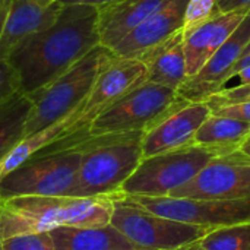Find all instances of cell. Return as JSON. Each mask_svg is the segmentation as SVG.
Listing matches in <instances>:
<instances>
[{"label":"cell","mask_w":250,"mask_h":250,"mask_svg":"<svg viewBox=\"0 0 250 250\" xmlns=\"http://www.w3.org/2000/svg\"><path fill=\"white\" fill-rule=\"evenodd\" d=\"M145 75L146 66L141 60L119 57L113 54L98 73L88 97L75 113L73 123L69 127L66 136L62 141L44 148L41 152L69 146L83 139L92 122L107 108H110L116 101H119L125 94L144 82Z\"/></svg>","instance_id":"ba28073f"},{"label":"cell","mask_w":250,"mask_h":250,"mask_svg":"<svg viewBox=\"0 0 250 250\" xmlns=\"http://www.w3.org/2000/svg\"><path fill=\"white\" fill-rule=\"evenodd\" d=\"M170 196L215 201L250 198V157L242 149L215 157Z\"/></svg>","instance_id":"8fae6325"},{"label":"cell","mask_w":250,"mask_h":250,"mask_svg":"<svg viewBox=\"0 0 250 250\" xmlns=\"http://www.w3.org/2000/svg\"><path fill=\"white\" fill-rule=\"evenodd\" d=\"M63 4H91L95 7H103L107 4H111L119 0H60Z\"/></svg>","instance_id":"83f0119b"},{"label":"cell","mask_w":250,"mask_h":250,"mask_svg":"<svg viewBox=\"0 0 250 250\" xmlns=\"http://www.w3.org/2000/svg\"><path fill=\"white\" fill-rule=\"evenodd\" d=\"M239 78H240V81H242V85H246V83H250V66L249 67H246V69H243L239 75H237Z\"/></svg>","instance_id":"f546056e"},{"label":"cell","mask_w":250,"mask_h":250,"mask_svg":"<svg viewBox=\"0 0 250 250\" xmlns=\"http://www.w3.org/2000/svg\"><path fill=\"white\" fill-rule=\"evenodd\" d=\"M211 114L207 103H189L171 113L142 136L144 158L193 145L201 125Z\"/></svg>","instance_id":"5bb4252c"},{"label":"cell","mask_w":250,"mask_h":250,"mask_svg":"<svg viewBox=\"0 0 250 250\" xmlns=\"http://www.w3.org/2000/svg\"><path fill=\"white\" fill-rule=\"evenodd\" d=\"M82 157L81 145L31 157L0 180L1 201L18 196H73Z\"/></svg>","instance_id":"8992f818"},{"label":"cell","mask_w":250,"mask_h":250,"mask_svg":"<svg viewBox=\"0 0 250 250\" xmlns=\"http://www.w3.org/2000/svg\"><path fill=\"white\" fill-rule=\"evenodd\" d=\"M183 31L161 45H157L139 60L146 66L145 81L179 91L188 79Z\"/></svg>","instance_id":"ac0fdd59"},{"label":"cell","mask_w":250,"mask_h":250,"mask_svg":"<svg viewBox=\"0 0 250 250\" xmlns=\"http://www.w3.org/2000/svg\"><path fill=\"white\" fill-rule=\"evenodd\" d=\"M98 45V7L64 4L56 22L23 41L7 62L18 73L21 91L32 94L62 76Z\"/></svg>","instance_id":"6da1fadb"},{"label":"cell","mask_w":250,"mask_h":250,"mask_svg":"<svg viewBox=\"0 0 250 250\" xmlns=\"http://www.w3.org/2000/svg\"><path fill=\"white\" fill-rule=\"evenodd\" d=\"M249 138L250 123L211 113L198 129L193 144L230 154L240 151Z\"/></svg>","instance_id":"ffe728a7"},{"label":"cell","mask_w":250,"mask_h":250,"mask_svg":"<svg viewBox=\"0 0 250 250\" xmlns=\"http://www.w3.org/2000/svg\"><path fill=\"white\" fill-rule=\"evenodd\" d=\"M242 151L246 154V155H249L250 157V138L243 144V146H242Z\"/></svg>","instance_id":"4dcf8cb0"},{"label":"cell","mask_w":250,"mask_h":250,"mask_svg":"<svg viewBox=\"0 0 250 250\" xmlns=\"http://www.w3.org/2000/svg\"><path fill=\"white\" fill-rule=\"evenodd\" d=\"M142 136L144 133L141 132L89 136L73 144L83 148L73 196L119 195L125 182L133 174L144 158Z\"/></svg>","instance_id":"3957f363"},{"label":"cell","mask_w":250,"mask_h":250,"mask_svg":"<svg viewBox=\"0 0 250 250\" xmlns=\"http://www.w3.org/2000/svg\"><path fill=\"white\" fill-rule=\"evenodd\" d=\"M250 42V15L233 35L212 54L205 66L192 78H188L177 91L189 103H207L214 94L226 88L234 63Z\"/></svg>","instance_id":"7c38bea8"},{"label":"cell","mask_w":250,"mask_h":250,"mask_svg":"<svg viewBox=\"0 0 250 250\" xmlns=\"http://www.w3.org/2000/svg\"><path fill=\"white\" fill-rule=\"evenodd\" d=\"M164 0H119L98 7L101 45L111 50L130 31L145 22Z\"/></svg>","instance_id":"e0dca14e"},{"label":"cell","mask_w":250,"mask_h":250,"mask_svg":"<svg viewBox=\"0 0 250 250\" xmlns=\"http://www.w3.org/2000/svg\"><path fill=\"white\" fill-rule=\"evenodd\" d=\"M40 1H44V3H51V1H57V0H40Z\"/></svg>","instance_id":"d6a6232c"},{"label":"cell","mask_w":250,"mask_h":250,"mask_svg":"<svg viewBox=\"0 0 250 250\" xmlns=\"http://www.w3.org/2000/svg\"><path fill=\"white\" fill-rule=\"evenodd\" d=\"M0 250H54L50 233L22 234L0 240Z\"/></svg>","instance_id":"cb8c5ba5"},{"label":"cell","mask_w":250,"mask_h":250,"mask_svg":"<svg viewBox=\"0 0 250 250\" xmlns=\"http://www.w3.org/2000/svg\"><path fill=\"white\" fill-rule=\"evenodd\" d=\"M18 91L21 83L16 70L7 60L0 59V104Z\"/></svg>","instance_id":"484cf974"},{"label":"cell","mask_w":250,"mask_h":250,"mask_svg":"<svg viewBox=\"0 0 250 250\" xmlns=\"http://www.w3.org/2000/svg\"><path fill=\"white\" fill-rule=\"evenodd\" d=\"M249 51H250V42L248 44V47L245 48V51H243V53H249Z\"/></svg>","instance_id":"1f68e13d"},{"label":"cell","mask_w":250,"mask_h":250,"mask_svg":"<svg viewBox=\"0 0 250 250\" xmlns=\"http://www.w3.org/2000/svg\"><path fill=\"white\" fill-rule=\"evenodd\" d=\"M63 6L60 0H12L0 32V59L7 60L23 41L53 25Z\"/></svg>","instance_id":"9a60e30c"},{"label":"cell","mask_w":250,"mask_h":250,"mask_svg":"<svg viewBox=\"0 0 250 250\" xmlns=\"http://www.w3.org/2000/svg\"><path fill=\"white\" fill-rule=\"evenodd\" d=\"M245 10L220 12L205 23L185 34L183 50L186 56L188 78L195 76L212 54L233 35L248 16Z\"/></svg>","instance_id":"2e32d148"},{"label":"cell","mask_w":250,"mask_h":250,"mask_svg":"<svg viewBox=\"0 0 250 250\" xmlns=\"http://www.w3.org/2000/svg\"><path fill=\"white\" fill-rule=\"evenodd\" d=\"M54 250H141L111 224L104 227H60L50 231Z\"/></svg>","instance_id":"d6986e66"},{"label":"cell","mask_w":250,"mask_h":250,"mask_svg":"<svg viewBox=\"0 0 250 250\" xmlns=\"http://www.w3.org/2000/svg\"><path fill=\"white\" fill-rule=\"evenodd\" d=\"M114 196H18L0 205V240L50 233L60 227H104L111 223Z\"/></svg>","instance_id":"7a4b0ae2"},{"label":"cell","mask_w":250,"mask_h":250,"mask_svg":"<svg viewBox=\"0 0 250 250\" xmlns=\"http://www.w3.org/2000/svg\"><path fill=\"white\" fill-rule=\"evenodd\" d=\"M196 243L205 250H250V221L212 229Z\"/></svg>","instance_id":"7402d4cb"},{"label":"cell","mask_w":250,"mask_h":250,"mask_svg":"<svg viewBox=\"0 0 250 250\" xmlns=\"http://www.w3.org/2000/svg\"><path fill=\"white\" fill-rule=\"evenodd\" d=\"M31 107V97L22 91L15 92L0 104V163L22 139H25Z\"/></svg>","instance_id":"44dd1931"},{"label":"cell","mask_w":250,"mask_h":250,"mask_svg":"<svg viewBox=\"0 0 250 250\" xmlns=\"http://www.w3.org/2000/svg\"><path fill=\"white\" fill-rule=\"evenodd\" d=\"M1 202H3V201H1V198H0V205H1Z\"/></svg>","instance_id":"836d02e7"},{"label":"cell","mask_w":250,"mask_h":250,"mask_svg":"<svg viewBox=\"0 0 250 250\" xmlns=\"http://www.w3.org/2000/svg\"><path fill=\"white\" fill-rule=\"evenodd\" d=\"M217 13H220L218 0H189L185 16L183 34L205 23Z\"/></svg>","instance_id":"603a6c76"},{"label":"cell","mask_w":250,"mask_h":250,"mask_svg":"<svg viewBox=\"0 0 250 250\" xmlns=\"http://www.w3.org/2000/svg\"><path fill=\"white\" fill-rule=\"evenodd\" d=\"M113 51L98 45L62 76L28 94L32 101L25 138L75 113L88 97L98 73Z\"/></svg>","instance_id":"277c9868"},{"label":"cell","mask_w":250,"mask_h":250,"mask_svg":"<svg viewBox=\"0 0 250 250\" xmlns=\"http://www.w3.org/2000/svg\"><path fill=\"white\" fill-rule=\"evenodd\" d=\"M110 224L141 250H177L209 231V229L157 215L122 195L114 196Z\"/></svg>","instance_id":"9c48e42d"},{"label":"cell","mask_w":250,"mask_h":250,"mask_svg":"<svg viewBox=\"0 0 250 250\" xmlns=\"http://www.w3.org/2000/svg\"><path fill=\"white\" fill-rule=\"evenodd\" d=\"M189 0H164V3L139 26L122 38L113 48L119 57L139 60L157 45L183 31Z\"/></svg>","instance_id":"4fadbf2b"},{"label":"cell","mask_w":250,"mask_h":250,"mask_svg":"<svg viewBox=\"0 0 250 250\" xmlns=\"http://www.w3.org/2000/svg\"><path fill=\"white\" fill-rule=\"evenodd\" d=\"M211 113L217 114V116L231 117V119H237V120L250 123V101L214 107V108H211Z\"/></svg>","instance_id":"4316f807"},{"label":"cell","mask_w":250,"mask_h":250,"mask_svg":"<svg viewBox=\"0 0 250 250\" xmlns=\"http://www.w3.org/2000/svg\"><path fill=\"white\" fill-rule=\"evenodd\" d=\"M186 104L189 101L180 97L177 91L144 81L100 114L83 138L146 133Z\"/></svg>","instance_id":"5b68a950"},{"label":"cell","mask_w":250,"mask_h":250,"mask_svg":"<svg viewBox=\"0 0 250 250\" xmlns=\"http://www.w3.org/2000/svg\"><path fill=\"white\" fill-rule=\"evenodd\" d=\"M224 155L217 149L189 145L170 152L142 158L133 174L125 182L122 196H170L173 190L190 182L212 158Z\"/></svg>","instance_id":"52a82bcc"},{"label":"cell","mask_w":250,"mask_h":250,"mask_svg":"<svg viewBox=\"0 0 250 250\" xmlns=\"http://www.w3.org/2000/svg\"><path fill=\"white\" fill-rule=\"evenodd\" d=\"M10 3H12V0H0V32H1L3 22H4L6 15H7V10H9Z\"/></svg>","instance_id":"f1b7e54d"},{"label":"cell","mask_w":250,"mask_h":250,"mask_svg":"<svg viewBox=\"0 0 250 250\" xmlns=\"http://www.w3.org/2000/svg\"><path fill=\"white\" fill-rule=\"evenodd\" d=\"M248 13H249V15H250V9H249V12H248Z\"/></svg>","instance_id":"e575fe53"},{"label":"cell","mask_w":250,"mask_h":250,"mask_svg":"<svg viewBox=\"0 0 250 250\" xmlns=\"http://www.w3.org/2000/svg\"><path fill=\"white\" fill-rule=\"evenodd\" d=\"M250 101V83L246 85H239L234 88H223L217 94H214L207 104L209 108L220 107V105H227V104H236V103H243Z\"/></svg>","instance_id":"d4e9b609"},{"label":"cell","mask_w":250,"mask_h":250,"mask_svg":"<svg viewBox=\"0 0 250 250\" xmlns=\"http://www.w3.org/2000/svg\"><path fill=\"white\" fill-rule=\"evenodd\" d=\"M142 208L186 224L217 229L250 221V198L234 201L192 199L174 196H125Z\"/></svg>","instance_id":"30bf717a"}]
</instances>
